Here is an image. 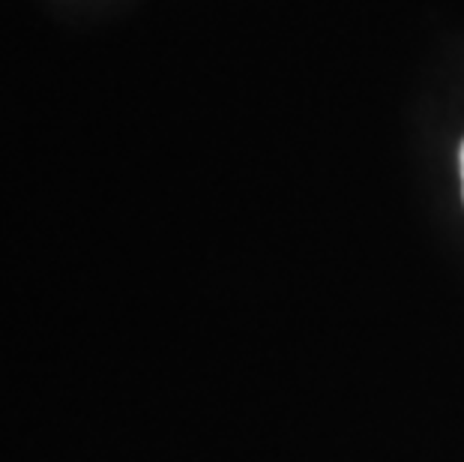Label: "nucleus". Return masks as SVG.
Segmentation results:
<instances>
[{
	"label": "nucleus",
	"mask_w": 464,
	"mask_h": 462,
	"mask_svg": "<svg viewBox=\"0 0 464 462\" xmlns=\"http://www.w3.org/2000/svg\"><path fill=\"white\" fill-rule=\"evenodd\" d=\"M459 162H461V192H464V142H461V151H459Z\"/></svg>",
	"instance_id": "nucleus-1"
}]
</instances>
